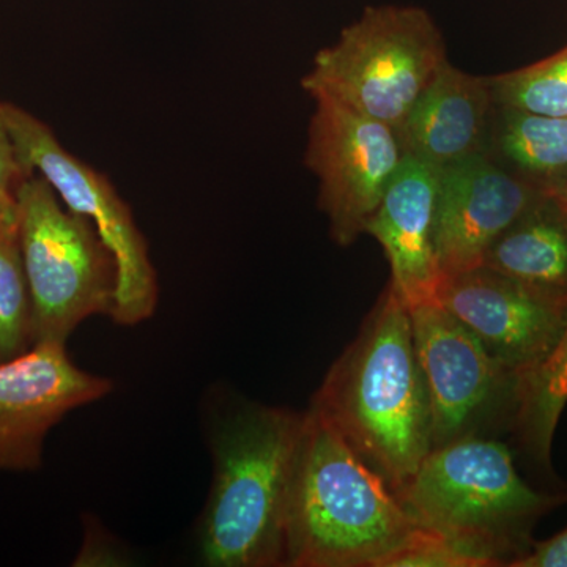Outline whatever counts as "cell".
Masks as SVG:
<instances>
[{
	"mask_svg": "<svg viewBox=\"0 0 567 567\" xmlns=\"http://www.w3.org/2000/svg\"><path fill=\"white\" fill-rule=\"evenodd\" d=\"M305 413L248 405L213 435L199 554L210 567L286 566V517Z\"/></svg>",
	"mask_w": 567,
	"mask_h": 567,
	"instance_id": "cell-3",
	"label": "cell"
},
{
	"mask_svg": "<svg viewBox=\"0 0 567 567\" xmlns=\"http://www.w3.org/2000/svg\"><path fill=\"white\" fill-rule=\"evenodd\" d=\"M567 301V208L543 196L496 238L483 265Z\"/></svg>",
	"mask_w": 567,
	"mask_h": 567,
	"instance_id": "cell-15",
	"label": "cell"
},
{
	"mask_svg": "<svg viewBox=\"0 0 567 567\" xmlns=\"http://www.w3.org/2000/svg\"><path fill=\"white\" fill-rule=\"evenodd\" d=\"M112 390V380L78 368L59 342L0 361V470H39L51 429Z\"/></svg>",
	"mask_w": 567,
	"mask_h": 567,
	"instance_id": "cell-10",
	"label": "cell"
},
{
	"mask_svg": "<svg viewBox=\"0 0 567 567\" xmlns=\"http://www.w3.org/2000/svg\"><path fill=\"white\" fill-rule=\"evenodd\" d=\"M3 115L22 173L43 177L66 208L91 219L114 256L118 282L111 319L122 327L152 319L158 308V275L130 205L106 175L66 151L51 126L31 112L3 103Z\"/></svg>",
	"mask_w": 567,
	"mask_h": 567,
	"instance_id": "cell-7",
	"label": "cell"
},
{
	"mask_svg": "<svg viewBox=\"0 0 567 567\" xmlns=\"http://www.w3.org/2000/svg\"><path fill=\"white\" fill-rule=\"evenodd\" d=\"M566 405L567 322L546 358L518 377L513 431L525 454L547 472H551V445Z\"/></svg>",
	"mask_w": 567,
	"mask_h": 567,
	"instance_id": "cell-17",
	"label": "cell"
},
{
	"mask_svg": "<svg viewBox=\"0 0 567 567\" xmlns=\"http://www.w3.org/2000/svg\"><path fill=\"white\" fill-rule=\"evenodd\" d=\"M498 106L567 118V47L544 61L488 78Z\"/></svg>",
	"mask_w": 567,
	"mask_h": 567,
	"instance_id": "cell-18",
	"label": "cell"
},
{
	"mask_svg": "<svg viewBox=\"0 0 567 567\" xmlns=\"http://www.w3.org/2000/svg\"><path fill=\"white\" fill-rule=\"evenodd\" d=\"M305 164L319 181V207L336 244L349 246L365 234L405 158L399 133L315 93Z\"/></svg>",
	"mask_w": 567,
	"mask_h": 567,
	"instance_id": "cell-9",
	"label": "cell"
},
{
	"mask_svg": "<svg viewBox=\"0 0 567 567\" xmlns=\"http://www.w3.org/2000/svg\"><path fill=\"white\" fill-rule=\"evenodd\" d=\"M28 177L22 173L0 102V221L18 226L17 192Z\"/></svg>",
	"mask_w": 567,
	"mask_h": 567,
	"instance_id": "cell-21",
	"label": "cell"
},
{
	"mask_svg": "<svg viewBox=\"0 0 567 567\" xmlns=\"http://www.w3.org/2000/svg\"><path fill=\"white\" fill-rule=\"evenodd\" d=\"M32 347V303L18 226L0 221V361Z\"/></svg>",
	"mask_w": 567,
	"mask_h": 567,
	"instance_id": "cell-19",
	"label": "cell"
},
{
	"mask_svg": "<svg viewBox=\"0 0 567 567\" xmlns=\"http://www.w3.org/2000/svg\"><path fill=\"white\" fill-rule=\"evenodd\" d=\"M375 567H492L486 559L465 550L431 529L416 527Z\"/></svg>",
	"mask_w": 567,
	"mask_h": 567,
	"instance_id": "cell-20",
	"label": "cell"
},
{
	"mask_svg": "<svg viewBox=\"0 0 567 567\" xmlns=\"http://www.w3.org/2000/svg\"><path fill=\"white\" fill-rule=\"evenodd\" d=\"M435 300L517 377L546 358L567 322L566 300L486 267L446 276Z\"/></svg>",
	"mask_w": 567,
	"mask_h": 567,
	"instance_id": "cell-11",
	"label": "cell"
},
{
	"mask_svg": "<svg viewBox=\"0 0 567 567\" xmlns=\"http://www.w3.org/2000/svg\"><path fill=\"white\" fill-rule=\"evenodd\" d=\"M312 406L398 494L432 451V412L410 308L391 284Z\"/></svg>",
	"mask_w": 567,
	"mask_h": 567,
	"instance_id": "cell-1",
	"label": "cell"
},
{
	"mask_svg": "<svg viewBox=\"0 0 567 567\" xmlns=\"http://www.w3.org/2000/svg\"><path fill=\"white\" fill-rule=\"evenodd\" d=\"M395 496L417 525L492 567L525 557L537 522L567 499L525 483L509 447L492 436L435 447Z\"/></svg>",
	"mask_w": 567,
	"mask_h": 567,
	"instance_id": "cell-4",
	"label": "cell"
},
{
	"mask_svg": "<svg viewBox=\"0 0 567 567\" xmlns=\"http://www.w3.org/2000/svg\"><path fill=\"white\" fill-rule=\"evenodd\" d=\"M417 360L432 412V450L509 425L518 377L436 300L410 308Z\"/></svg>",
	"mask_w": 567,
	"mask_h": 567,
	"instance_id": "cell-8",
	"label": "cell"
},
{
	"mask_svg": "<svg viewBox=\"0 0 567 567\" xmlns=\"http://www.w3.org/2000/svg\"><path fill=\"white\" fill-rule=\"evenodd\" d=\"M447 62L442 32L420 7H368L331 47L317 52L301 80L399 132L413 104Z\"/></svg>",
	"mask_w": 567,
	"mask_h": 567,
	"instance_id": "cell-5",
	"label": "cell"
},
{
	"mask_svg": "<svg viewBox=\"0 0 567 567\" xmlns=\"http://www.w3.org/2000/svg\"><path fill=\"white\" fill-rule=\"evenodd\" d=\"M484 153L518 181L557 197L567 182V118L495 104Z\"/></svg>",
	"mask_w": 567,
	"mask_h": 567,
	"instance_id": "cell-16",
	"label": "cell"
},
{
	"mask_svg": "<svg viewBox=\"0 0 567 567\" xmlns=\"http://www.w3.org/2000/svg\"><path fill=\"white\" fill-rule=\"evenodd\" d=\"M543 196L486 153L443 167L435 233L443 278L481 267L496 238Z\"/></svg>",
	"mask_w": 567,
	"mask_h": 567,
	"instance_id": "cell-12",
	"label": "cell"
},
{
	"mask_svg": "<svg viewBox=\"0 0 567 567\" xmlns=\"http://www.w3.org/2000/svg\"><path fill=\"white\" fill-rule=\"evenodd\" d=\"M17 216L31 293L32 344H65L89 317L111 315L117 264L91 219L66 208L40 175L21 182Z\"/></svg>",
	"mask_w": 567,
	"mask_h": 567,
	"instance_id": "cell-6",
	"label": "cell"
},
{
	"mask_svg": "<svg viewBox=\"0 0 567 567\" xmlns=\"http://www.w3.org/2000/svg\"><path fill=\"white\" fill-rule=\"evenodd\" d=\"M440 167L406 155L369 223L386 254L391 286L409 308L435 300L443 274L436 254Z\"/></svg>",
	"mask_w": 567,
	"mask_h": 567,
	"instance_id": "cell-13",
	"label": "cell"
},
{
	"mask_svg": "<svg viewBox=\"0 0 567 567\" xmlns=\"http://www.w3.org/2000/svg\"><path fill=\"white\" fill-rule=\"evenodd\" d=\"M494 106L488 78L445 62L413 104L399 137L406 155L443 169L484 153Z\"/></svg>",
	"mask_w": 567,
	"mask_h": 567,
	"instance_id": "cell-14",
	"label": "cell"
},
{
	"mask_svg": "<svg viewBox=\"0 0 567 567\" xmlns=\"http://www.w3.org/2000/svg\"><path fill=\"white\" fill-rule=\"evenodd\" d=\"M513 567H567V527L547 540H535L532 550Z\"/></svg>",
	"mask_w": 567,
	"mask_h": 567,
	"instance_id": "cell-22",
	"label": "cell"
},
{
	"mask_svg": "<svg viewBox=\"0 0 567 567\" xmlns=\"http://www.w3.org/2000/svg\"><path fill=\"white\" fill-rule=\"evenodd\" d=\"M420 525L311 405L290 486L286 566L375 567Z\"/></svg>",
	"mask_w": 567,
	"mask_h": 567,
	"instance_id": "cell-2",
	"label": "cell"
},
{
	"mask_svg": "<svg viewBox=\"0 0 567 567\" xmlns=\"http://www.w3.org/2000/svg\"><path fill=\"white\" fill-rule=\"evenodd\" d=\"M557 199L559 200V203L565 205V207L567 208V182H566L565 188H563L561 194H559V196H557Z\"/></svg>",
	"mask_w": 567,
	"mask_h": 567,
	"instance_id": "cell-23",
	"label": "cell"
}]
</instances>
